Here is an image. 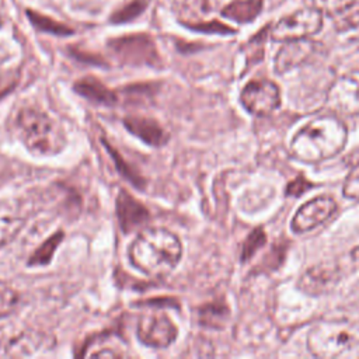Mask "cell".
<instances>
[{"label":"cell","instance_id":"cell-16","mask_svg":"<svg viewBox=\"0 0 359 359\" xmlns=\"http://www.w3.org/2000/svg\"><path fill=\"white\" fill-rule=\"evenodd\" d=\"M262 11V0H233L223 10L222 15L236 22H250Z\"/></svg>","mask_w":359,"mask_h":359},{"label":"cell","instance_id":"cell-17","mask_svg":"<svg viewBox=\"0 0 359 359\" xmlns=\"http://www.w3.org/2000/svg\"><path fill=\"white\" fill-rule=\"evenodd\" d=\"M25 217L14 210H0V248L11 243L22 230Z\"/></svg>","mask_w":359,"mask_h":359},{"label":"cell","instance_id":"cell-2","mask_svg":"<svg viewBox=\"0 0 359 359\" xmlns=\"http://www.w3.org/2000/svg\"><path fill=\"white\" fill-rule=\"evenodd\" d=\"M348 140L344 121L335 115H323L302 126L290 140L289 151L293 158L317 164L339 154Z\"/></svg>","mask_w":359,"mask_h":359},{"label":"cell","instance_id":"cell-22","mask_svg":"<svg viewBox=\"0 0 359 359\" xmlns=\"http://www.w3.org/2000/svg\"><path fill=\"white\" fill-rule=\"evenodd\" d=\"M39 335L38 334H32V332H22L20 334L17 338H14L7 351L11 355H17V356H24V355H29L32 352H35L38 349L39 345Z\"/></svg>","mask_w":359,"mask_h":359},{"label":"cell","instance_id":"cell-19","mask_svg":"<svg viewBox=\"0 0 359 359\" xmlns=\"http://www.w3.org/2000/svg\"><path fill=\"white\" fill-rule=\"evenodd\" d=\"M63 240V231H56L50 237H48L29 257L28 265L35 266V265H46L52 261V257L57 248V245Z\"/></svg>","mask_w":359,"mask_h":359},{"label":"cell","instance_id":"cell-14","mask_svg":"<svg viewBox=\"0 0 359 359\" xmlns=\"http://www.w3.org/2000/svg\"><path fill=\"white\" fill-rule=\"evenodd\" d=\"M123 125L130 133H133L136 137H139L149 146L161 147L168 140V133L153 118L132 115L123 119Z\"/></svg>","mask_w":359,"mask_h":359},{"label":"cell","instance_id":"cell-28","mask_svg":"<svg viewBox=\"0 0 359 359\" xmlns=\"http://www.w3.org/2000/svg\"><path fill=\"white\" fill-rule=\"evenodd\" d=\"M344 14V13H342ZM335 29L338 32H345L348 29H355L359 28V10L358 11H352L349 14H344L342 17H339L335 24H334Z\"/></svg>","mask_w":359,"mask_h":359},{"label":"cell","instance_id":"cell-8","mask_svg":"<svg viewBox=\"0 0 359 359\" xmlns=\"http://www.w3.org/2000/svg\"><path fill=\"white\" fill-rule=\"evenodd\" d=\"M240 101L251 115L268 116L280 105V90L269 79H255L244 86Z\"/></svg>","mask_w":359,"mask_h":359},{"label":"cell","instance_id":"cell-21","mask_svg":"<svg viewBox=\"0 0 359 359\" xmlns=\"http://www.w3.org/2000/svg\"><path fill=\"white\" fill-rule=\"evenodd\" d=\"M306 6L314 7L323 15L337 17L351 8L356 0H304Z\"/></svg>","mask_w":359,"mask_h":359},{"label":"cell","instance_id":"cell-3","mask_svg":"<svg viewBox=\"0 0 359 359\" xmlns=\"http://www.w3.org/2000/svg\"><path fill=\"white\" fill-rule=\"evenodd\" d=\"M11 126L18 140L35 156H56L66 146L63 126L36 105H21L14 112Z\"/></svg>","mask_w":359,"mask_h":359},{"label":"cell","instance_id":"cell-27","mask_svg":"<svg viewBox=\"0 0 359 359\" xmlns=\"http://www.w3.org/2000/svg\"><path fill=\"white\" fill-rule=\"evenodd\" d=\"M342 194L348 199L359 201V164H356L346 175L342 185Z\"/></svg>","mask_w":359,"mask_h":359},{"label":"cell","instance_id":"cell-24","mask_svg":"<svg viewBox=\"0 0 359 359\" xmlns=\"http://www.w3.org/2000/svg\"><path fill=\"white\" fill-rule=\"evenodd\" d=\"M146 7H147L146 0H132L128 4H125L123 7H121L119 10H116L111 15V21L114 24H123L128 21H132L136 17H139L140 14H143Z\"/></svg>","mask_w":359,"mask_h":359},{"label":"cell","instance_id":"cell-31","mask_svg":"<svg viewBox=\"0 0 359 359\" xmlns=\"http://www.w3.org/2000/svg\"><path fill=\"white\" fill-rule=\"evenodd\" d=\"M352 257H353L355 259H359V247H356V248L352 251Z\"/></svg>","mask_w":359,"mask_h":359},{"label":"cell","instance_id":"cell-32","mask_svg":"<svg viewBox=\"0 0 359 359\" xmlns=\"http://www.w3.org/2000/svg\"><path fill=\"white\" fill-rule=\"evenodd\" d=\"M352 42L359 48V35H358V36H355V38H352Z\"/></svg>","mask_w":359,"mask_h":359},{"label":"cell","instance_id":"cell-12","mask_svg":"<svg viewBox=\"0 0 359 359\" xmlns=\"http://www.w3.org/2000/svg\"><path fill=\"white\" fill-rule=\"evenodd\" d=\"M115 208L119 226L125 233L135 231L149 222V210L142 202H139L125 189L119 191Z\"/></svg>","mask_w":359,"mask_h":359},{"label":"cell","instance_id":"cell-13","mask_svg":"<svg viewBox=\"0 0 359 359\" xmlns=\"http://www.w3.org/2000/svg\"><path fill=\"white\" fill-rule=\"evenodd\" d=\"M338 266L320 264L309 268L299 279V287L311 296H318L331 290L338 283Z\"/></svg>","mask_w":359,"mask_h":359},{"label":"cell","instance_id":"cell-30","mask_svg":"<svg viewBox=\"0 0 359 359\" xmlns=\"http://www.w3.org/2000/svg\"><path fill=\"white\" fill-rule=\"evenodd\" d=\"M13 83H14V79L0 77V98L13 87Z\"/></svg>","mask_w":359,"mask_h":359},{"label":"cell","instance_id":"cell-33","mask_svg":"<svg viewBox=\"0 0 359 359\" xmlns=\"http://www.w3.org/2000/svg\"><path fill=\"white\" fill-rule=\"evenodd\" d=\"M1 22H3V17H1V14H0V25H1Z\"/></svg>","mask_w":359,"mask_h":359},{"label":"cell","instance_id":"cell-20","mask_svg":"<svg viewBox=\"0 0 359 359\" xmlns=\"http://www.w3.org/2000/svg\"><path fill=\"white\" fill-rule=\"evenodd\" d=\"M229 317V309L224 304H209L201 309L199 311V323L205 327L219 328L223 327L226 318Z\"/></svg>","mask_w":359,"mask_h":359},{"label":"cell","instance_id":"cell-10","mask_svg":"<svg viewBox=\"0 0 359 359\" xmlns=\"http://www.w3.org/2000/svg\"><path fill=\"white\" fill-rule=\"evenodd\" d=\"M337 201L330 195H318L303 203L294 213L290 229L296 234H304L328 222L337 212Z\"/></svg>","mask_w":359,"mask_h":359},{"label":"cell","instance_id":"cell-9","mask_svg":"<svg viewBox=\"0 0 359 359\" xmlns=\"http://www.w3.org/2000/svg\"><path fill=\"white\" fill-rule=\"evenodd\" d=\"M178 335V328L175 323L164 313L151 311L140 316L136 324L137 339L156 349H164L170 346Z\"/></svg>","mask_w":359,"mask_h":359},{"label":"cell","instance_id":"cell-11","mask_svg":"<svg viewBox=\"0 0 359 359\" xmlns=\"http://www.w3.org/2000/svg\"><path fill=\"white\" fill-rule=\"evenodd\" d=\"M320 43L310 39H297L283 42L273 59V69L278 74H285L309 62L318 50Z\"/></svg>","mask_w":359,"mask_h":359},{"label":"cell","instance_id":"cell-18","mask_svg":"<svg viewBox=\"0 0 359 359\" xmlns=\"http://www.w3.org/2000/svg\"><path fill=\"white\" fill-rule=\"evenodd\" d=\"M27 17L29 20V22L39 31L52 34V35H59V36H66V35H72L73 29L70 27H67L63 22H59L48 15H43L38 11L34 10H27Z\"/></svg>","mask_w":359,"mask_h":359},{"label":"cell","instance_id":"cell-7","mask_svg":"<svg viewBox=\"0 0 359 359\" xmlns=\"http://www.w3.org/2000/svg\"><path fill=\"white\" fill-rule=\"evenodd\" d=\"M325 105L331 112L346 116L359 115V70H351L332 81L327 90Z\"/></svg>","mask_w":359,"mask_h":359},{"label":"cell","instance_id":"cell-34","mask_svg":"<svg viewBox=\"0 0 359 359\" xmlns=\"http://www.w3.org/2000/svg\"><path fill=\"white\" fill-rule=\"evenodd\" d=\"M356 1H359V0H356Z\"/></svg>","mask_w":359,"mask_h":359},{"label":"cell","instance_id":"cell-4","mask_svg":"<svg viewBox=\"0 0 359 359\" xmlns=\"http://www.w3.org/2000/svg\"><path fill=\"white\" fill-rule=\"evenodd\" d=\"M359 345V335L346 321H323L307 334V349L316 358H338Z\"/></svg>","mask_w":359,"mask_h":359},{"label":"cell","instance_id":"cell-15","mask_svg":"<svg viewBox=\"0 0 359 359\" xmlns=\"http://www.w3.org/2000/svg\"><path fill=\"white\" fill-rule=\"evenodd\" d=\"M74 90L76 93L90 100L91 102H97L102 105H114L116 102V94L94 77L80 79L74 84Z\"/></svg>","mask_w":359,"mask_h":359},{"label":"cell","instance_id":"cell-23","mask_svg":"<svg viewBox=\"0 0 359 359\" xmlns=\"http://www.w3.org/2000/svg\"><path fill=\"white\" fill-rule=\"evenodd\" d=\"M20 304V296L7 282L0 280V318L11 316Z\"/></svg>","mask_w":359,"mask_h":359},{"label":"cell","instance_id":"cell-5","mask_svg":"<svg viewBox=\"0 0 359 359\" xmlns=\"http://www.w3.org/2000/svg\"><path fill=\"white\" fill-rule=\"evenodd\" d=\"M323 14L306 6L283 15L271 27V38L276 42L304 39L316 35L323 27Z\"/></svg>","mask_w":359,"mask_h":359},{"label":"cell","instance_id":"cell-25","mask_svg":"<svg viewBox=\"0 0 359 359\" xmlns=\"http://www.w3.org/2000/svg\"><path fill=\"white\" fill-rule=\"evenodd\" d=\"M102 142L105 144V150H108L109 154L112 156V160H114V163L116 165V170H119V172L125 178H128V181H130L135 187H143V178L135 170H132V167L128 163L123 161L122 156L115 149H112V146L108 142H105V140H102Z\"/></svg>","mask_w":359,"mask_h":359},{"label":"cell","instance_id":"cell-29","mask_svg":"<svg viewBox=\"0 0 359 359\" xmlns=\"http://www.w3.org/2000/svg\"><path fill=\"white\" fill-rule=\"evenodd\" d=\"M187 27L196 29V31H203V32H219V34H229L233 32L227 25H223L217 21H210V22H195V24H185Z\"/></svg>","mask_w":359,"mask_h":359},{"label":"cell","instance_id":"cell-6","mask_svg":"<svg viewBox=\"0 0 359 359\" xmlns=\"http://www.w3.org/2000/svg\"><path fill=\"white\" fill-rule=\"evenodd\" d=\"M112 53L132 66H160L156 43L147 34H130L114 38L108 43Z\"/></svg>","mask_w":359,"mask_h":359},{"label":"cell","instance_id":"cell-1","mask_svg":"<svg viewBox=\"0 0 359 359\" xmlns=\"http://www.w3.org/2000/svg\"><path fill=\"white\" fill-rule=\"evenodd\" d=\"M130 264L150 278L171 273L182 257V244L177 234L163 227H144L130 243Z\"/></svg>","mask_w":359,"mask_h":359},{"label":"cell","instance_id":"cell-26","mask_svg":"<svg viewBox=\"0 0 359 359\" xmlns=\"http://www.w3.org/2000/svg\"><path fill=\"white\" fill-rule=\"evenodd\" d=\"M265 243V233L262 229H255L254 231H251L247 237V240L243 244V251H241V259H250L255 251L262 247Z\"/></svg>","mask_w":359,"mask_h":359}]
</instances>
